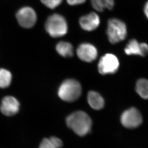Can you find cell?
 <instances>
[{
	"label": "cell",
	"instance_id": "obj_9",
	"mask_svg": "<svg viewBox=\"0 0 148 148\" xmlns=\"http://www.w3.org/2000/svg\"><path fill=\"white\" fill-rule=\"evenodd\" d=\"M77 54L79 58L87 62L95 60L98 56V51L94 45L88 43H84L79 46Z\"/></svg>",
	"mask_w": 148,
	"mask_h": 148
},
{
	"label": "cell",
	"instance_id": "obj_16",
	"mask_svg": "<svg viewBox=\"0 0 148 148\" xmlns=\"http://www.w3.org/2000/svg\"><path fill=\"white\" fill-rule=\"evenodd\" d=\"M12 75L10 71L5 69H0V88L8 87L11 84Z\"/></svg>",
	"mask_w": 148,
	"mask_h": 148
},
{
	"label": "cell",
	"instance_id": "obj_19",
	"mask_svg": "<svg viewBox=\"0 0 148 148\" xmlns=\"http://www.w3.org/2000/svg\"><path fill=\"white\" fill-rule=\"evenodd\" d=\"M50 140L53 143V144L56 146L58 148H60L63 145V143L60 138H58V137H50Z\"/></svg>",
	"mask_w": 148,
	"mask_h": 148
},
{
	"label": "cell",
	"instance_id": "obj_3",
	"mask_svg": "<svg viewBox=\"0 0 148 148\" xmlns=\"http://www.w3.org/2000/svg\"><path fill=\"white\" fill-rule=\"evenodd\" d=\"M45 29L52 38H60L68 32L67 21L60 14H53L47 19L45 25Z\"/></svg>",
	"mask_w": 148,
	"mask_h": 148
},
{
	"label": "cell",
	"instance_id": "obj_14",
	"mask_svg": "<svg viewBox=\"0 0 148 148\" xmlns=\"http://www.w3.org/2000/svg\"><path fill=\"white\" fill-rule=\"evenodd\" d=\"M91 4L94 9L98 12H103L108 9L111 10L114 6V0H91Z\"/></svg>",
	"mask_w": 148,
	"mask_h": 148
},
{
	"label": "cell",
	"instance_id": "obj_17",
	"mask_svg": "<svg viewBox=\"0 0 148 148\" xmlns=\"http://www.w3.org/2000/svg\"><path fill=\"white\" fill-rule=\"evenodd\" d=\"M41 3L49 8H55L62 3V0H40Z\"/></svg>",
	"mask_w": 148,
	"mask_h": 148
},
{
	"label": "cell",
	"instance_id": "obj_12",
	"mask_svg": "<svg viewBox=\"0 0 148 148\" xmlns=\"http://www.w3.org/2000/svg\"><path fill=\"white\" fill-rule=\"evenodd\" d=\"M87 100L90 106L95 110H100L104 106L105 102L103 98L99 93L95 91L89 92Z\"/></svg>",
	"mask_w": 148,
	"mask_h": 148
},
{
	"label": "cell",
	"instance_id": "obj_11",
	"mask_svg": "<svg viewBox=\"0 0 148 148\" xmlns=\"http://www.w3.org/2000/svg\"><path fill=\"white\" fill-rule=\"evenodd\" d=\"M100 23L98 14L92 12L82 16L79 20V24L82 29L87 31H92L96 29Z\"/></svg>",
	"mask_w": 148,
	"mask_h": 148
},
{
	"label": "cell",
	"instance_id": "obj_18",
	"mask_svg": "<svg viewBox=\"0 0 148 148\" xmlns=\"http://www.w3.org/2000/svg\"><path fill=\"white\" fill-rule=\"evenodd\" d=\"M39 148H58L51 141L50 138H45L42 140Z\"/></svg>",
	"mask_w": 148,
	"mask_h": 148
},
{
	"label": "cell",
	"instance_id": "obj_7",
	"mask_svg": "<svg viewBox=\"0 0 148 148\" xmlns=\"http://www.w3.org/2000/svg\"><path fill=\"white\" fill-rule=\"evenodd\" d=\"M120 119L123 126L129 129L137 127L143 122L141 114L138 109L134 108L125 111L122 114Z\"/></svg>",
	"mask_w": 148,
	"mask_h": 148
},
{
	"label": "cell",
	"instance_id": "obj_4",
	"mask_svg": "<svg viewBox=\"0 0 148 148\" xmlns=\"http://www.w3.org/2000/svg\"><path fill=\"white\" fill-rule=\"evenodd\" d=\"M106 33L111 43H117L124 40L127 35L126 24L117 18H112L108 21Z\"/></svg>",
	"mask_w": 148,
	"mask_h": 148
},
{
	"label": "cell",
	"instance_id": "obj_21",
	"mask_svg": "<svg viewBox=\"0 0 148 148\" xmlns=\"http://www.w3.org/2000/svg\"><path fill=\"white\" fill-rule=\"evenodd\" d=\"M144 12L146 16L148 18V1L144 6Z\"/></svg>",
	"mask_w": 148,
	"mask_h": 148
},
{
	"label": "cell",
	"instance_id": "obj_13",
	"mask_svg": "<svg viewBox=\"0 0 148 148\" xmlns=\"http://www.w3.org/2000/svg\"><path fill=\"white\" fill-rule=\"evenodd\" d=\"M56 51L60 56L64 58L71 57L73 55V45L69 42L61 41L56 45Z\"/></svg>",
	"mask_w": 148,
	"mask_h": 148
},
{
	"label": "cell",
	"instance_id": "obj_5",
	"mask_svg": "<svg viewBox=\"0 0 148 148\" xmlns=\"http://www.w3.org/2000/svg\"><path fill=\"white\" fill-rule=\"evenodd\" d=\"M119 62L115 55L108 53L102 56L99 60L98 69L102 75L114 74L117 71Z\"/></svg>",
	"mask_w": 148,
	"mask_h": 148
},
{
	"label": "cell",
	"instance_id": "obj_2",
	"mask_svg": "<svg viewBox=\"0 0 148 148\" xmlns=\"http://www.w3.org/2000/svg\"><path fill=\"white\" fill-rule=\"evenodd\" d=\"M81 94V85L77 81L72 79L65 80L58 91L59 97L67 102L75 101L80 97Z\"/></svg>",
	"mask_w": 148,
	"mask_h": 148
},
{
	"label": "cell",
	"instance_id": "obj_6",
	"mask_svg": "<svg viewBox=\"0 0 148 148\" xmlns=\"http://www.w3.org/2000/svg\"><path fill=\"white\" fill-rule=\"evenodd\" d=\"M16 17L20 25L25 28L32 27L37 20V16L35 10L28 6L20 9L17 12Z\"/></svg>",
	"mask_w": 148,
	"mask_h": 148
},
{
	"label": "cell",
	"instance_id": "obj_10",
	"mask_svg": "<svg viewBox=\"0 0 148 148\" xmlns=\"http://www.w3.org/2000/svg\"><path fill=\"white\" fill-rule=\"evenodd\" d=\"M125 52L128 55H139L145 57L148 54V45L145 43H140L136 39L129 41L125 48Z\"/></svg>",
	"mask_w": 148,
	"mask_h": 148
},
{
	"label": "cell",
	"instance_id": "obj_1",
	"mask_svg": "<svg viewBox=\"0 0 148 148\" xmlns=\"http://www.w3.org/2000/svg\"><path fill=\"white\" fill-rule=\"evenodd\" d=\"M66 124L70 129L80 136L88 134L92 127V120L86 113L79 111L71 114L66 119Z\"/></svg>",
	"mask_w": 148,
	"mask_h": 148
},
{
	"label": "cell",
	"instance_id": "obj_20",
	"mask_svg": "<svg viewBox=\"0 0 148 148\" xmlns=\"http://www.w3.org/2000/svg\"><path fill=\"white\" fill-rule=\"evenodd\" d=\"M86 0H67V3L71 5H77L85 3Z\"/></svg>",
	"mask_w": 148,
	"mask_h": 148
},
{
	"label": "cell",
	"instance_id": "obj_8",
	"mask_svg": "<svg viewBox=\"0 0 148 148\" xmlns=\"http://www.w3.org/2000/svg\"><path fill=\"white\" fill-rule=\"evenodd\" d=\"M19 108V102L16 98L12 96H6L1 100L0 110L3 115L11 116L18 113Z\"/></svg>",
	"mask_w": 148,
	"mask_h": 148
},
{
	"label": "cell",
	"instance_id": "obj_15",
	"mask_svg": "<svg viewBox=\"0 0 148 148\" xmlns=\"http://www.w3.org/2000/svg\"><path fill=\"white\" fill-rule=\"evenodd\" d=\"M136 92L143 99H148V81L145 79L138 80L136 86Z\"/></svg>",
	"mask_w": 148,
	"mask_h": 148
}]
</instances>
